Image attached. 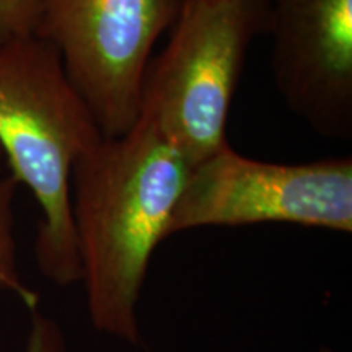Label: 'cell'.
Wrapping results in <instances>:
<instances>
[{
  "mask_svg": "<svg viewBox=\"0 0 352 352\" xmlns=\"http://www.w3.org/2000/svg\"><path fill=\"white\" fill-rule=\"evenodd\" d=\"M271 69L290 111L320 135L352 138V0H272Z\"/></svg>",
  "mask_w": 352,
  "mask_h": 352,
  "instance_id": "cell-6",
  "label": "cell"
},
{
  "mask_svg": "<svg viewBox=\"0 0 352 352\" xmlns=\"http://www.w3.org/2000/svg\"><path fill=\"white\" fill-rule=\"evenodd\" d=\"M182 2L43 0L36 36L59 52L104 138L126 134L139 120L151 52Z\"/></svg>",
  "mask_w": 352,
  "mask_h": 352,
  "instance_id": "cell-5",
  "label": "cell"
},
{
  "mask_svg": "<svg viewBox=\"0 0 352 352\" xmlns=\"http://www.w3.org/2000/svg\"><path fill=\"white\" fill-rule=\"evenodd\" d=\"M32 328L26 352H67L63 329L54 320L43 315L38 307L32 308Z\"/></svg>",
  "mask_w": 352,
  "mask_h": 352,
  "instance_id": "cell-9",
  "label": "cell"
},
{
  "mask_svg": "<svg viewBox=\"0 0 352 352\" xmlns=\"http://www.w3.org/2000/svg\"><path fill=\"white\" fill-rule=\"evenodd\" d=\"M320 352H334V351H331V349H328V347H323V349H321Z\"/></svg>",
  "mask_w": 352,
  "mask_h": 352,
  "instance_id": "cell-11",
  "label": "cell"
},
{
  "mask_svg": "<svg viewBox=\"0 0 352 352\" xmlns=\"http://www.w3.org/2000/svg\"><path fill=\"white\" fill-rule=\"evenodd\" d=\"M41 13L43 0H0V50L34 36Z\"/></svg>",
  "mask_w": 352,
  "mask_h": 352,
  "instance_id": "cell-8",
  "label": "cell"
},
{
  "mask_svg": "<svg viewBox=\"0 0 352 352\" xmlns=\"http://www.w3.org/2000/svg\"><path fill=\"white\" fill-rule=\"evenodd\" d=\"M103 138L52 44L34 34L0 50V151L39 204L36 261L60 287L80 283L72 171Z\"/></svg>",
  "mask_w": 352,
  "mask_h": 352,
  "instance_id": "cell-2",
  "label": "cell"
},
{
  "mask_svg": "<svg viewBox=\"0 0 352 352\" xmlns=\"http://www.w3.org/2000/svg\"><path fill=\"white\" fill-rule=\"evenodd\" d=\"M166 50L145 74L139 116L196 166L222 151L250 44L271 28L270 0H183Z\"/></svg>",
  "mask_w": 352,
  "mask_h": 352,
  "instance_id": "cell-3",
  "label": "cell"
},
{
  "mask_svg": "<svg viewBox=\"0 0 352 352\" xmlns=\"http://www.w3.org/2000/svg\"><path fill=\"white\" fill-rule=\"evenodd\" d=\"M283 222L352 232V158L272 164L226 145L192 166L168 236L199 227Z\"/></svg>",
  "mask_w": 352,
  "mask_h": 352,
  "instance_id": "cell-4",
  "label": "cell"
},
{
  "mask_svg": "<svg viewBox=\"0 0 352 352\" xmlns=\"http://www.w3.org/2000/svg\"><path fill=\"white\" fill-rule=\"evenodd\" d=\"M2 165H3V155H2V151H0V171H2Z\"/></svg>",
  "mask_w": 352,
  "mask_h": 352,
  "instance_id": "cell-10",
  "label": "cell"
},
{
  "mask_svg": "<svg viewBox=\"0 0 352 352\" xmlns=\"http://www.w3.org/2000/svg\"><path fill=\"white\" fill-rule=\"evenodd\" d=\"M191 164L140 114L72 171V215L88 316L96 331L140 346L138 307L153 252L168 239Z\"/></svg>",
  "mask_w": 352,
  "mask_h": 352,
  "instance_id": "cell-1",
  "label": "cell"
},
{
  "mask_svg": "<svg viewBox=\"0 0 352 352\" xmlns=\"http://www.w3.org/2000/svg\"><path fill=\"white\" fill-rule=\"evenodd\" d=\"M19 183L10 175H0V290L16 294L28 310L38 307L39 297L20 277L16 245L13 239V197Z\"/></svg>",
  "mask_w": 352,
  "mask_h": 352,
  "instance_id": "cell-7",
  "label": "cell"
}]
</instances>
